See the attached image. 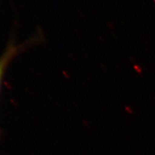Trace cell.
Instances as JSON below:
<instances>
[{
  "instance_id": "cell-1",
  "label": "cell",
  "mask_w": 155,
  "mask_h": 155,
  "mask_svg": "<svg viewBox=\"0 0 155 155\" xmlns=\"http://www.w3.org/2000/svg\"><path fill=\"white\" fill-rule=\"evenodd\" d=\"M21 47L12 43L7 48L5 52L0 57V89L2 80L4 77L6 69L13 60L15 56L20 51Z\"/></svg>"
},
{
  "instance_id": "cell-2",
  "label": "cell",
  "mask_w": 155,
  "mask_h": 155,
  "mask_svg": "<svg viewBox=\"0 0 155 155\" xmlns=\"http://www.w3.org/2000/svg\"><path fill=\"white\" fill-rule=\"evenodd\" d=\"M125 109H126V110L127 111V112H128L129 113H130V114H132L133 112V111L131 109V108L130 107H129V106H127L126 107H125Z\"/></svg>"
}]
</instances>
